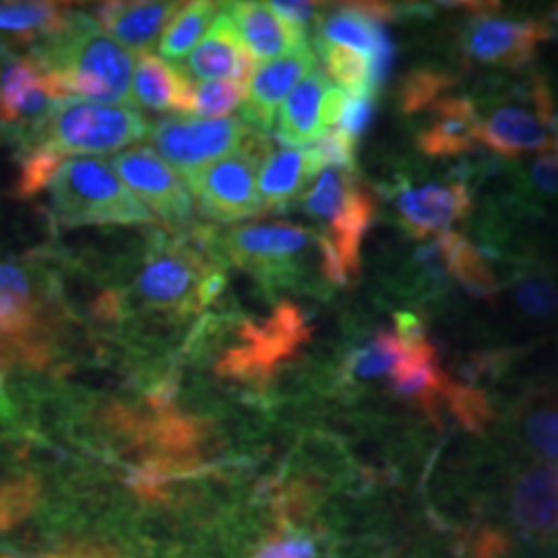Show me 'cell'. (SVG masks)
<instances>
[{"instance_id":"obj_1","label":"cell","mask_w":558,"mask_h":558,"mask_svg":"<svg viewBox=\"0 0 558 558\" xmlns=\"http://www.w3.org/2000/svg\"><path fill=\"white\" fill-rule=\"evenodd\" d=\"M223 274V257L211 230L195 228L180 239H158L141 263L124 304L184 319L220 296Z\"/></svg>"},{"instance_id":"obj_2","label":"cell","mask_w":558,"mask_h":558,"mask_svg":"<svg viewBox=\"0 0 558 558\" xmlns=\"http://www.w3.org/2000/svg\"><path fill=\"white\" fill-rule=\"evenodd\" d=\"M34 59L50 73L62 100L133 101V52L83 13L71 11L60 32L41 38Z\"/></svg>"},{"instance_id":"obj_3","label":"cell","mask_w":558,"mask_h":558,"mask_svg":"<svg viewBox=\"0 0 558 558\" xmlns=\"http://www.w3.org/2000/svg\"><path fill=\"white\" fill-rule=\"evenodd\" d=\"M304 211L320 226L323 278L345 286L360 274V246L375 220L377 203L354 170L327 168L302 199Z\"/></svg>"},{"instance_id":"obj_4","label":"cell","mask_w":558,"mask_h":558,"mask_svg":"<svg viewBox=\"0 0 558 558\" xmlns=\"http://www.w3.org/2000/svg\"><path fill=\"white\" fill-rule=\"evenodd\" d=\"M216 244L223 260L257 278L265 290L306 286L315 265L323 274L319 232L296 223H244L216 236Z\"/></svg>"},{"instance_id":"obj_5","label":"cell","mask_w":558,"mask_h":558,"mask_svg":"<svg viewBox=\"0 0 558 558\" xmlns=\"http://www.w3.org/2000/svg\"><path fill=\"white\" fill-rule=\"evenodd\" d=\"M52 216L60 226L151 223L154 216L120 180L114 166L98 158H71L50 180Z\"/></svg>"},{"instance_id":"obj_6","label":"cell","mask_w":558,"mask_h":558,"mask_svg":"<svg viewBox=\"0 0 558 558\" xmlns=\"http://www.w3.org/2000/svg\"><path fill=\"white\" fill-rule=\"evenodd\" d=\"M149 120L129 106L60 101L21 149L44 147L60 158L71 154H114L149 135Z\"/></svg>"},{"instance_id":"obj_7","label":"cell","mask_w":558,"mask_h":558,"mask_svg":"<svg viewBox=\"0 0 558 558\" xmlns=\"http://www.w3.org/2000/svg\"><path fill=\"white\" fill-rule=\"evenodd\" d=\"M271 151V141L253 133L236 151L189 180L201 214L220 223L263 216L257 179Z\"/></svg>"},{"instance_id":"obj_8","label":"cell","mask_w":558,"mask_h":558,"mask_svg":"<svg viewBox=\"0 0 558 558\" xmlns=\"http://www.w3.org/2000/svg\"><path fill=\"white\" fill-rule=\"evenodd\" d=\"M253 133L242 119H170L149 131V143L186 184L207 166L236 151Z\"/></svg>"},{"instance_id":"obj_9","label":"cell","mask_w":558,"mask_h":558,"mask_svg":"<svg viewBox=\"0 0 558 558\" xmlns=\"http://www.w3.org/2000/svg\"><path fill=\"white\" fill-rule=\"evenodd\" d=\"M530 106L502 104L486 120H480L478 141L502 158L548 154L558 149V119L546 81L530 83Z\"/></svg>"},{"instance_id":"obj_10","label":"cell","mask_w":558,"mask_h":558,"mask_svg":"<svg viewBox=\"0 0 558 558\" xmlns=\"http://www.w3.org/2000/svg\"><path fill=\"white\" fill-rule=\"evenodd\" d=\"M60 101L40 60L0 54V129L9 140L25 147Z\"/></svg>"},{"instance_id":"obj_11","label":"cell","mask_w":558,"mask_h":558,"mask_svg":"<svg viewBox=\"0 0 558 558\" xmlns=\"http://www.w3.org/2000/svg\"><path fill=\"white\" fill-rule=\"evenodd\" d=\"M308 333L306 317L299 306L279 304L271 319L242 327L239 345L221 360V373L240 380L269 379L279 362L290 359Z\"/></svg>"},{"instance_id":"obj_12","label":"cell","mask_w":558,"mask_h":558,"mask_svg":"<svg viewBox=\"0 0 558 558\" xmlns=\"http://www.w3.org/2000/svg\"><path fill=\"white\" fill-rule=\"evenodd\" d=\"M114 170L129 191L166 226L189 230L195 223L191 193L179 174L147 147L122 151L114 158Z\"/></svg>"},{"instance_id":"obj_13","label":"cell","mask_w":558,"mask_h":558,"mask_svg":"<svg viewBox=\"0 0 558 558\" xmlns=\"http://www.w3.org/2000/svg\"><path fill=\"white\" fill-rule=\"evenodd\" d=\"M553 38V25L542 20H500L480 15L463 34L470 59L502 69H519L536 57L542 41Z\"/></svg>"},{"instance_id":"obj_14","label":"cell","mask_w":558,"mask_h":558,"mask_svg":"<svg viewBox=\"0 0 558 558\" xmlns=\"http://www.w3.org/2000/svg\"><path fill=\"white\" fill-rule=\"evenodd\" d=\"M317 59L304 44L296 50L257 66L248 81V96L242 108V120L257 133H269L279 104L315 71Z\"/></svg>"},{"instance_id":"obj_15","label":"cell","mask_w":558,"mask_h":558,"mask_svg":"<svg viewBox=\"0 0 558 558\" xmlns=\"http://www.w3.org/2000/svg\"><path fill=\"white\" fill-rule=\"evenodd\" d=\"M399 226L420 240L447 230L472 211V195L463 182H428L403 189L396 201Z\"/></svg>"},{"instance_id":"obj_16","label":"cell","mask_w":558,"mask_h":558,"mask_svg":"<svg viewBox=\"0 0 558 558\" xmlns=\"http://www.w3.org/2000/svg\"><path fill=\"white\" fill-rule=\"evenodd\" d=\"M186 71L195 80L221 81L223 77H232L246 85L257 71V60L251 57L240 40L239 29L223 4L207 36L199 41L191 59L186 60Z\"/></svg>"},{"instance_id":"obj_17","label":"cell","mask_w":558,"mask_h":558,"mask_svg":"<svg viewBox=\"0 0 558 558\" xmlns=\"http://www.w3.org/2000/svg\"><path fill=\"white\" fill-rule=\"evenodd\" d=\"M223 7L239 29L240 40L257 62L276 60L306 44V29L283 20L269 2H226Z\"/></svg>"},{"instance_id":"obj_18","label":"cell","mask_w":558,"mask_h":558,"mask_svg":"<svg viewBox=\"0 0 558 558\" xmlns=\"http://www.w3.org/2000/svg\"><path fill=\"white\" fill-rule=\"evenodd\" d=\"M182 2H104L96 9L101 29L120 46L147 54L166 25L179 13Z\"/></svg>"},{"instance_id":"obj_19","label":"cell","mask_w":558,"mask_h":558,"mask_svg":"<svg viewBox=\"0 0 558 558\" xmlns=\"http://www.w3.org/2000/svg\"><path fill=\"white\" fill-rule=\"evenodd\" d=\"M478 133L474 101L449 96L433 106V119L418 133L420 151L428 158H456L476 145Z\"/></svg>"},{"instance_id":"obj_20","label":"cell","mask_w":558,"mask_h":558,"mask_svg":"<svg viewBox=\"0 0 558 558\" xmlns=\"http://www.w3.org/2000/svg\"><path fill=\"white\" fill-rule=\"evenodd\" d=\"M325 168L315 149L281 147L271 151L259 174V197L263 214L286 207L320 174Z\"/></svg>"},{"instance_id":"obj_21","label":"cell","mask_w":558,"mask_h":558,"mask_svg":"<svg viewBox=\"0 0 558 558\" xmlns=\"http://www.w3.org/2000/svg\"><path fill=\"white\" fill-rule=\"evenodd\" d=\"M331 87V81L319 71L311 73L294 87L279 112L278 140L283 145L302 147L319 141L329 131L325 101Z\"/></svg>"},{"instance_id":"obj_22","label":"cell","mask_w":558,"mask_h":558,"mask_svg":"<svg viewBox=\"0 0 558 558\" xmlns=\"http://www.w3.org/2000/svg\"><path fill=\"white\" fill-rule=\"evenodd\" d=\"M131 98L156 112H193V85L170 62L154 54H141L133 73Z\"/></svg>"},{"instance_id":"obj_23","label":"cell","mask_w":558,"mask_h":558,"mask_svg":"<svg viewBox=\"0 0 558 558\" xmlns=\"http://www.w3.org/2000/svg\"><path fill=\"white\" fill-rule=\"evenodd\" d=\"M447 385L449 379L440 371L437 350L430 341L408 348V356L391 375L393 393L416 403L433 420H437V410L445 398Z\"/></svg>"},{"instance_id":"obj_24","label":"cell","mask_w":558,"mask_h":558,"mask_svg":"<svg viewBox=\"0 0 558 558\" xmlns=\"http://www.w3.org/2000/svg\"><path fill=\"white\" fill-rule=\"evenodd\" d=\"M513 515L532 534L546 536L558 530V470L538 465L519 478L513 493Z\"/></svg>"},{"instance_id":"obj_25","label":"cell","mask_w":558,"mask_h":558,"mask_svg":"<svg viewBox=\"0 0 558 558\" xmlns=\"http://www.w3.org/2000/svg\"><path fill=\"white\" fill-rule=\"evenodd\" d=\"M447 251V274L474 299H490L499 292V281L478 248L458 232H442Z\"/></svg>"},{"instance_id":"obj_26","label":"cell","mask_w":558,"mask_h":558,"mask_svg":"<svg viewBox=\"0 0 558 558\" xmlns=\"http://www.w3.org/2000/svg\"><path fill=\"white\" fill-rule=\"evenodd\" d=\"M221 11V2H186L179 13L166 25L160 38V52L163 60L179 62L184 59L209 32L211 23Z\"/></svg>"},{"instance_id":"obj_27","label":"cell","mask_w":558,"mask_h":558,"mask_svg":"<svg viewBox=\"0 0 558 558\" xmlns=\"http://www.w3.org/2000/svg\"><path fill=\"white\" fill-rule=\"evenodd\" d=\"M69 15L71 11L59 2L9 0L0 2V29L17 34L27 40L46 38L60 32Z\"/></svg>"},{"instance_id":"obj_28","label":"cell","mask_w":558,"mask_h":558,"mask_svg":"<svg viewBox=\"0 0 558 558\" xmlns=\"http://www.w3.org/2000/svg\"><path fill=\"white\" fill-rule=\"evenodd\" d=\"M408 356V348L396 331L380 329L368 343L356 350L345 364L352 379L373 380L389 377L398 371L399 364Z\"/></svg>"},{"instance_id":"obj_29","label":"cell","mask_w":558,"mask_h":558,"mask_svg":"<svg viewBox=\"0 0 558 558\" xmlns=\"http://www.w3.org/2000/svg\"><path fill=\"white\" fill-rule=\"evenodd\" d=\"M317 48L327 73L338 81L345 96H375L371 83V64L364 54L323 40H317Z\"/></svg>"},{"instance_id":"obj_30","label":"cell","mask_w":558,"mask_h":558,"mask_svg":"<svg viewBox=\"0 0 558 558\" xmlns=\"http://www.w3.org/2000/svg\"><path fill=\"white\" fill-rule=\"evenodd\" d=\"M248 85L242 81H201L193 87V117L223 119L239 104L246 101Z\"/></svg>"},{"instance_id":"obj_31","label":"cell","mask_w":558,"mask_h":558,"mask_svg":"<svg viewBox=\"0 0 558 558\" xmlns=\"http://www.w3.org/2000/svg\"><path fill=\"white\" fill-rule=\"evenodd\" d=\"M456 85L449 73L433 69H418L410 73L399 89V108L405 114H416L439 104V98Z\"/></svg>"},{"instance_id":"obj_32","label":"cell","mask_w":558,"mask_h":558,"mask_svg":"<svg viewBox=\"0 0 558 558\" xmlns=\"http://www.w3.org/2000/svg\"><path fill=\"white\" fill-rule=\"evenodd\" d=\"M442 399L447 401L451 414L458 418L459 424L468 430H482L493 420L490 401L478 389L461 387L449 380Z\"/></svg>"},{"instance_id":"obj_33","label":"cell","mask_w":558,"mask_h":558,"mask_svg":"<svg viewBox=\"0 0 558 558\" xmlns=\"http://www.w3.org/2000/svg\"><path fill=\"white\" fill-rule=\"evenodd\" d=\"M523 430L530 445L544 458L558 461V410L536 408L523 420Z\"/></svg>"},{"instance_id":"obj_34","label":"cell","mask_w":558,"mask_h":558,"mask_svg":"<svg viewBox=\"0 0 558 558\" xmlns=\"http://www.w3.org/2000/svg\"><path fill=\"white\" fill-rule=\"evenodd\" d=\"M317 553V542L308 534L281 527L274 536L263 539L253 558H313Z\"/></svg>"},{"instance_id":"obj_35","label":"cell","mask_w":558,"mask_h":558,"mask_svg":"<svg viewBox=\"0 0 558 558\" xmlns=\"http://www.w3.org/2000/svg\"><path fill=\"white\" fill-rule=\"evenodd\" d=\"M313 149L323 163V168L354 170V166H356V140L350 137L341 129L327 131L319 141H315Z\"/></svg>"},{"instance_id":"obj_36","label":"cell","mask_w":558,"mask_h":558,"mask_svg":"<svg viewBox=\"0 0 558 558\" xmlns=\"http://www.w3.org/2000/svg\"><path fill=\"white\" fill-rule=\"evenodd\" d=\"M519 306L532 317H550L558 311L557 288L546 279H527L518 290Z\"/></svg>"},{"instance_id":"obj_37","label":"cell","mask_w":558,"mask_h":558,"mask_svg":"<svg viewBox=\"0 0 558 558\" xmlns=\"http://www.w3.org/2000/svg\"><path fill=\"white\" fill-rule=\"evenodd\" d=\"M373 112H375V96H348L339 117V129L359 141L360 135L368 129Z\"/></svg>"},{"instance_id":"obj_38","label":"cell","mask_w":558,"mask_h":558,"mask_svg":"<svg viewBox=\"0 0 558 558\" xmlns=\"http://www.w3.org/2000/svg\"><path fill=\"white\" fill-rule=\"evenodd\" d=\"M393 57H396V48H393V41L389 38V32L385 29V25H379L375 48H373L371 60H368V64H371V83H373L375 94L379 92L380 85L387 80V75L391 71V64H393Z\"/></svg>"},{"instance_id":"obj_39","label":"cell","mask_w":558,"mask_h":558,"mask_svg":"<svg viewBox=\"0 0 558 558\" xmlns=\"http://www.w3.org/2000/svg\"><path fill=\"white\" fill-rule=\"evenodd\" d=\"M532 180L539 191L548 195H558V149L544 154L532 166Z\"/></svg>"},{"instance_id":"obj_40","label":"cell","mask_w":558,"mask_h":558,"mask_svg":"<svg viewBox=\"0 0 558 558\" xmlns=\"http://www.w3.org/2000/svg\"><path fill=\"white\" fill-rule=\"evenodd\" d=\"M269 4L283 20L299 25L302 29H306V25L319 15L320 4L317 2H269Z\"/></svg>"},{"instance_id":"obj_41","label":"cell","mask_w":558,"mask_h":558,"mask_svg":"<svg viewBox=\"0 0 558 558\" xmlns=\"http://www.w3.org/2000/svg\"><path fill=\"white\" fill-rule=\"evenodd\" d=\"M396 333L403 341L405 348H416V345H422V343L428 341L422 320L412 313H398L396 315Z\"/></svg>"}]
</instances>
